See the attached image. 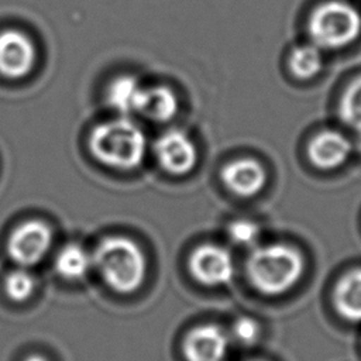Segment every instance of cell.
Segmentation results:
<instances>
[{
    "instance_id": "cell-1",
    "label": "cell",
    "mask_w": 361,
    "mask_h": 361,
    "mask_svg": "<svg viewBox=\"0 0 361 361\" xmlns=\"http://www.w3.org/2000/svg\"><path fill=\"white\" fill-rule=\"evenodd\" d=\"M92 262L104 282L120 293L134 292L145 276L144 252L133 240L123 235L104 238L92 255Z\"/></svg>"
},
{
    "instance_id": "cell-2",
    "label": "cell",
    "mask_w": 361,
    "mask_h": 361,
    "mask_svg": "<svg viewBox=\"0 0 361 361\" xmlns=\"http://www.w3.org/2000/svg\"><path fill=\"white\" fill-rule=\"evenodd\" d=\"M303 272V258L286 244L257 247L248 261L250 282L265 295H279L290 289Z\"/></svg>"
},
{
    "instance_id": "cell-3",
    "label": "cell",
    "mask_w": 361,
    "mask_h": 361,
    "mask_svg": "<svg viewBox=\"0 0 361 361\" xmlns=\"http://www.w3.org/2000/svg\"><path fill=\"white\" fill-rule=\"evenodd\" d=\"M89 147L100 162L121 168H135L145 154V135L128 118H117L99 124L90 134Z\"/></svg>"
},
{
    "instance_id": "cell-4",
    "label": "cell",
    "mask_w": 361,
    "mask_h": 361,
    "mask_svg": "<svg viewBox=\"0 0 361 361\" xmlns=\"http://www.w3.org/2000/svg\"><path fill=\"white\" fill-rule=\"evenodd\" d=\"M307 34L320 49L344 48L361 34V13L347 1L329 0L310 14Z\"/></svg>"
},
{
    "instance_id": "cell-5",
    "label": "cell",
    "mask_w": 361,
    "mask_h": 361,
    "mask_svg": "<svg viewBox=\"0 0 361 361\" xmlns=\"http://www.w3.org/2000/svg\"><path fill=\"white\" fill-rule=\"evenodd\" d=\"M52 231L39 220L25 221L18 226L8 240V254L21 267L39 262L51 247Z\"/></svg>"
},
{
    "instance_id": "cell-6",
    "label": "cell",
    "mask_w": 361,
    "mask_h": 361,
    "mask_svg": "<svg viewBox=\"0 0 361 361\" xmlns=\"http://www.w3.org/2000/svg\"><path fill=\"white\" fill-rule=\"evenodd\" d=\"M192 275L203 285L221 286L234 276V262L228 251L219 245L204 244L197 247L189 259Z\"/></svg>"
},
{
    "instance_id": "cell-7",
    "label": "cell",
    "mask_w": 361,
    "mask_h": 361,
    "mask_svg": "<svg viewBox=\"0 0 361 361\" xmlns=\"http://www.w3.org/2000/svg\"><path fill=\"white\" fill-rule=\"evenodd\" d=\"M155 154L161 166L173 175L192 171L197 161V149L193 141L180 130H169L155 144Z\"/></svg>"
},
{
    "instance_id": "cell-8",
    "label": "cell",
    "mask_w": 361,
    "mask_h": 361,
    "mask_svg": "<svg viewBox=\"0 0 361 361\" xmlns=\"http://www.w3.org/2000/svg\"><path fill=\"white\" fill-rule=\"evenodd\" d=\"M35 59L32 42L20 31L0 32V72L8 78H21L28 73Z\"/></svg>"
},
{
    "instance_id": "cell-9",
    "label": "cell",
    "mask_w": 361,
    "mask_h": 361,
    "mask_svg": "<svg viewBox=\"0 0 361 361\" xmlns=\"http://www.w3.org/2000/svg\"><path fill=\"white\" fill-rule=\"evenodd\" d=\"M267 171L254 158H238L227 164L221 171L226 188L237 196L251 197L259 193L267 183Z\"/></svg>"
},
{
    "instance_id": "cell-10",
    "label": "cell",
    "mask_w": 361,
    "mask_h": 361,
    "mask_svg": "<svg viewBox=\"0 0 361 361\" xmlns=\"http://www.w3.org/2000/svg\"><path fill=\"white\" fill-rule=\"evenodd\" d=\"M353 151L351 141L338 131L317 133L307 144V158L319 169H334L344 164Z\"/></svg>"
},
{
    "instance_id": "cell-11",
    "label": "cell",
    "mask_w": 361,
    "mask_h": 361,
    "mask_svg": "<svg viewBox=\"0 0 361 361\" xmlns=\"http://www.w3.org/2000/svg\"><path fill=\"white\" fill-rule=\"evenodd\" d=\"M227 334L214 324L193 329L185 338L183 353L188 361H221L227 353Z\"/></svg>"
},
{
    "instance_id": "cell-12",
    "label": "cell",
    "mask_w": 361,
    "mask_h": 361,
    "mask_svg": "<svg viewBox=\"0 0 361 361\" xmlns=\"http://www.w3.org/2000/svg\"><path fill=\"white\" fill-rule=\"evenodd\" d=\"M144 90L145 87H142L134 76L123 75L110 83L107 89V100L114 110L123 114L140 113Z\"/></svg>"
},
{
    "instance_id": "cell-13",
    "label": "cell",
    "mask_w": 361,
    "mask_h": 361,
    "mask_svg": "<svg viewBox=\"0 0 361 361\" xmlns=\"http://www.w3.org/2000/svg\"><path fill=\"white\" fill-rule=\"evenodd\" d=\"M334 303L338 313L350 322H361V268L345 274L337 283Z\"/></svg>"
},
{
    "instance_id": "cell-14",
    "label": "cell",
    "mask_w": 361,
    "mask_h": 361,
    "mask_svg": "<svg viewBox=\"0 0 361 361\" xmlns=\"http://www.w3.org/2000/svg\"><path fill=\"white\" fill-rule=\"evenodd\" d=\"M178 111V99L172 89L154 86L144 90L140 114L154 121H168Z\"/></svg>"
},
{
    "instance_id": "cell-15",
    "label": "cell",
    "mask_w": 361,
    "mask_h": 361,
    "mask_svg": "<svg viewBox=\"0 0 361 361\" xmlns=\"http://www.w3.org/2000/svg\"><path fill=\"white\" fill-rule=\"evenodd\" d=\"M92 265V255L82 245L75 243L61 248L55 259L58 274L71 281L83 278Z\"/></svg>"
},
{
    "instance_id": "cell-16",
    "label": "cell",
    "mask_w": 361,
    "mask_h": 361,
    "mask_svg": "<svg viewBox=\"0 0 361 361\" xmlns=\"http://www.w3.org/2000/svg\"><path fill=\"white\" fill-rule=\"evenodd\" d=\"M288 66L292 75L306 80L314 78L323 68V54L314 44H303L290 51Z\"/></svg>"
},
{
    "instance_id": "cell-17",
    "label": "cell",
    "mask_w": 361,
    "mask_h": 361,
    "mask_svg": "<svg viewBox=\"0 0 361 361\" xmlns=\"http://www.w3.org/2000/svg\"><path fill=\"white\" fill-rule=\"evenodd\" d=\"M338 114L343 123L361 133V76L355 78L345 89L340 100Z\"/></svg>"
},
{
    "instance_id": "cell-18",
    "label": "cell",
    "mask_w": 361,
    "mask_h": 361,
    "mask_svg": "<svg viewBox=\"0 0 361 361\" xmlns=\"http://www.w3.org/2000/svg\"><path fill=\"white\" fill-rule=\"evenodd\" d=\"M34 289V279L28 271L18 268L11 271L6 278V292L17 302L25 300Z\"/></svg>"
},
{
    "instance_id": "cell-19",
    "label": "cell",
    "mask_w": 361,
    "mask_h": 361,
    "mask_svg": "<svg viewBox=\"0 0 361 361\" xmlns=\"http://www.w3.org/2000/svg\"><path fill=\"white\" fill-rule=\"evenodd\" d=\"M259 226L248 219L234 220L228 226V237L231 238L233 243L243 247L254 245L259 238Z\"/></svg>"
},
{
    "instance_id": "cell-20",
    "label": "cell",
    "mask_w": 361,
    "mask_h": 361,
    "mask_svg": "<svg viewBox=\"0 0 361 361\" xmlns=\"http://www.w3.org/2000/svg\"><path fill=\"white\" fill-rule=\"evenodd\" d=\"M233 334L237 341L244 345H250L257 341L259 336V326L251 317H240L233 324Z\"/></svg>"
},
{
    "instance_id": "cell-21",
    "label": "cell",
    "mask_w": 361,
    "mask_h": 361,
    "mask_svg": "<svg viewBox=\"0 0 361 361\" xmlns=\"http://www.w3.org/2000/svg\"><path fill=\"white\" fill-rule=\"evenodd\" d=\"M25 361H48V360H45V358L41 357V355H31V357H28Z\"/></svg>"
},
{
    "instance_id": "cell-22",
    "label": "cell",
    "mask_w": 361,
    "mask_h": 361,
    "mask_svg": "<svg viewBox=\"0 0 361 361\" xmlns=\"http://www.w3.org/2000/svg\"><path fill=\"white\" fill-rule=\"evenodd\" d=\"M361 134V133H360ZM360 147H361V140H360Z\"/></svg>"
},
{
    "instance_id": "cell-23",
    "label": "cell",
    "mask_w": 361,
    "mask_h": 361,
    "mask_svg": "<svg viewBox=\"0 0 361 361\" xmlns=\"http://www.w3.org/2000/svg\"><path fill=\"white\" fill-rule=\"evenodd\" d=\"M254 361H262V360H254Z\"/></svg>"
}]
</instances>
